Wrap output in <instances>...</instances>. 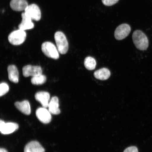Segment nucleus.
<instances>
[{
  "label": "nucleus",
  "mask_w": 152,
  "mask_h": 152,
  "mask_svg": "<svg viewBox=\"0 0 152 152\" xmlns=\"http://www.w3.org/2000/svg\"><path fill=\"white\" fill-rule=\"evenodd\" d=\"M119 1V0H102L103 4L107 6H111L115 4Z\"/></svg>",
  "instance_id": "nucleus-21"
},
{
  "label": "nucleus",
  "mask_w": 152,
  "mask_h": 152,
  "mask_svg": "<svg viewBox=\"0 0 152 152\" xmlns=\"http://www.w3.org/2000/svg\"><path fill=\"white\" fill-rule=\"evenodd\" d=\"M48 107V108L49 111L53 115H57L60 113L59 100L57 96L53 97L51 98Z\"/></svg>",
  "instance_id": "nucleus-14"
},
{
  "label": "nucleus",
  "mask_w": 152,
  "mask_h": 152,
  "mask_svg": "<svg viewBox=\"0 0 152 152\" xmlns=\"http://www.w3.org/2000/svg\"><path fill=\"white\" fill-rule=\"evenodd\" d=\"M24 152H45V150L39 142L33 141L26 144Z\"/></svg>",
  "instance_id": "nucleus-12"
},
{
  "label": "nucleus",
  "mask_w": 152,
  "mask_h": 152,
  "mask_svg": "<svg viewBox=\"0 0 152 152\" xmlns=\"http://www.w3.org/2000/svg\"><path fill=\"white\" fill-rule=\"evenodd\" d=\"M41 49L44 54L49 58L54 59H58L59 58V52L57 47L52 42H44L42 45Z\"/></svg>",
  "instance_id": "nucleus-3"
},
{
  "label": "nucleus",
  "mask_w": 152,
  "mask_h": 152,
  "mask_svg": "<svg viewBox=\"0 0 152 152\" xmlns=\"http://www.w3.org/2000/svg\"><path fill=\"white\" fill-rule=\"evenodd\" d=\"M22 20L19 25V29L24 30L32 29L34 27V24L32 20L23 12L22 14Z\"/></svg>",
  "instance_id": "nucleus-11"
},
{
  "label": "nucleus",
  "mask_w": 152,
  "mask_h": 152,
  "mask_svg": "<svg viewBox=\"0 0 152 152\" xmlns=\"http://www.w3.org/2000/svg\"><path fill=\"white\" fill-rule=\"evenodd\" d=\"M84 65L87 69L92 71L95 69L96 66V61L94 58L88 56L85 58Z\"/></svg>",
  "instance_id": "nucleus-18"
},
{
  "label": "nucleus",
  "mask_w": 152,
  "mask_h": 152,
  "mask_svg": "<svg viewBox=\"0 0 152 152\" xmlns=\"http://www.w3.org/2000/svg\"><path fill=\"white\" fill-rule=\"evenodd\" d=\"M28 5L26 0H11L10 3L11 9L15 11H25Z\"/></svg>",
  "instance_id": "nucleus-13"
},
{
  "label": "nucleus",
  "mask_w": 152,
  "mask_h": 152,
  "mask_svg": "<svg viewBox=\"0 0 152 152\" xmlns=\"http://www.w3.org/2000/svg\"><path fill=\"white\" fill-rule=\"evenodd\" d=\"M47 80L46 77L42 74L32 77L31 82L35 85H42L45 83Z\"/></svg>",
  "instance_id": "nucleus-19"
},
{
  "label": "nucleus",
  "mask_w": 152,
  "mask_h": 152,
  "mask_svg": "<svg viewBox=\"0 0 152 152\" xmlns=\"http://www.w3.org/2000/svg\"><path fill=\"white\" fill-rule=\"evenodd\" d=\"M9 87L8 84L5 83H2L0 85V96H2L8 92Z\"/></svg>",
  "instance_id": "nucleus-20"
},
{
  "label": "nucleus",
  "mask_w": 152,
  "mask_h": 152,
  "mask_svg": "<svg viewBox=\"0 0 152 152\" xmlns=\"http://www.w3.org/2000/svg\"><path fill=\"white\" fill-rule=\"evenodd\" d=\"M9 80L15 83L19 81V72L18 68L14 65H10L7 68Z\"/></svg>",
  "instance_id": "nucleus-16"
},
{
  "label": "nucleus",
  "mask_w": 152,
  "mask_h": 152,
  "mask_svg": "<svg viewBox=\"0 0 152 152\" xmlns=\"http://www.w3.org/2000/svg\"><path fill=\"white\" fill-rule=\"evenodd\" d=\"M0 152H8L6 149H4V148H1L0 149Z\"/></svg>",
  "instance_id": "nucleus-23"
},
{
  "label": "nucleus",
  "mask_w": 152,
  "mask_h": 152,
  "mask_svg": "<svg viewBox=\"0 0 152 152\" xmlns=\"http://www.w3.org/2000/svg\"><path fill=\"white\" fill-rule=\"evenodd\" d=\"M35 98L36 100L41 103L43 107H48L50 98L49 93L44 91L38 92L35 95Z\"/></svg>",
  "instance_id": "nucleus-10"
},
{
  "label": "nucleus",
  "mask_w": 152,
  "mask_h": 152,
  "mask_svg": "<svg viewBox=\"0 0 152 152\" xmlns=\"http://www.w3.org/2000/svg\"><path fill=\"white\" fill-rule=\"evenodd\" d=\"M54 39L59 52L62 54H66L69 45L65 35L61 31H57L55 34Z\"/></svg>",
  "instance_id": "nucleus-2"
},
{
  "label": "nucleus",
  "mask_w": 152,
  "mask_h": 152,
  "mask_svg": "<svg viewBox=\"0 0 152 152\" xmlns=\"http://www.w3.org/2000/svg\"><path fill=\"white\" fill-rule=\"evenodd\" d=\"M94 75L96 79L105 80L109 78L111 75V72L107 68H103L95 72Z\"/></svg>",
  "instance_id": "nucleus-17"
},
{
  "label": "nucleus",
  "mask_w": 152,
  "mask_h": 152,
  "mask_svg": "<svg viewBox=\"0 0 152 152\" xmlns=\"http://www.w3.org/2000/svg\"><path fill=\"white\" fill-rule=\"evenodd\" d=\"M131 28L130 26L127 24L120 25L117 28L115 32L116 39L121 40L128 37L130 33Z\"/></svg>",
  "instance_id": "nucleus-6"
},
{
  "label": "nucleus",
  "mask_w": 152,
  "mask_h": 152,
  "mask_svg": "<svg viewBox=\"0 0 152 152\" xmlns=\"http://www.w3.org/2000/svg\"><path fill=\"white\" fill-rule=\"evenodd\" d=\"M15 105L19 111L25 115H28L31 113V107L29 102L28 100L16 102H15Z\"/></svg>",
  "instance_id": "nucleus-15"
},
{
  "label": "nucleus",
  "mask_w": 152,
  "mask_h": 152,
  "mask_svg": "<svg viewBox=\"0 0 152 152\" xmlns=\"http://www.w3.org/2000/svg\"><path fill=\"white\" fill-rule=\"evenodd\" d=\"M26 34L24 30L19 29L10 34L8 40L11 44L15 45H20L23 43L26 39Z\"/></svg>",
  "instance_id": "nucleus-4"
},
{
  "label": "nucleus",
  "mask_w": 152,
  "mask_h": 152,
  "mask_svg": "<svg viewBox=\"0 0 152 152\" xmlns=\"http://www.w3.org/2000/svg\"><path fill=\"white\" fill-rule=\"evenodd\" d=\"M133 42L139 50H147L149 46V40L147 36L142 31L136 30L132 35Z\"/></svg>",
  "instance_id": "nucleus-1"
},
{
  "label": "nucleus",
  "mask_w": 152,
  "mask_h": 152,
  "mask_svg": "<svg viewBox=\"0 0 152 152\" xmlns=\"http://www.w3.org/2000/svg\"><path fill=\"white\" fill-rule=\"evenodd\" d=\"M36 114L39 120L45 124L50 123L52 120L51 113L46 108H38L36 111Z\"/></svg>",
  "instance_id": "nucleus-8"
},
{
  "label": "nucleus",
  "mask_w": 152,
  "mask_h": 152,
  "mask_svg": "<svg viewBox=\"0 0 152 152\" xmlns=\"http://www.w3.org/2000/svg\"><path fill=\"white\" fill-rule=\"evenodd\" d=\"M23 73L24 77H34L42 74V70L40 66L28 65L23 68Z\"/></svg>",
  "instance_id": "nucleus-9"
},
{
  "label": "nucleus",
  "mask_w": 152,
  "mask_h": 152,
  "mask_svg": "<svg viewBox=\"0 0 152 152\" xmlns=\"http://www.w3.org/2000/svg\"><path fill=\"white\" fill-rule=\"evenodd\" d=\"M124 152H138L137 148L135 146H132L126 148Z\"/></svg>",
  "instance_id": "nucleus-22"
},
{
  "label": "nucleus",
  "mask_w": 152,
  "mask_h": 152,
  "mask_svg": "<svg viewBox=\"0 0 152 152\" xmlns=\"http://www.w3.org/2000/svg\"><path fill=\"white\" fill-rule=\"evenodd\" d=\"M19 126L18 124L13 122L5 123L4 121H0V132L4 134H8L18 130Z\"/></svg>",
  "instance_id": "nucleus-7"
},
{
  "label": "nucleus",
  "mask_w": 152,
  "mask_h": 152,
  "mask_svg": "<svg viewBox=\"0 0 152 152\" xmlns=\"http://www.w3.org/2000/svg\"><path fill=\"white\" fill-rule=\"evenodd\" d=\"M24 11L26 15L32 20L39 21L41 18V10L37 5L32 4L28 5Z\"/></svg>",
  "instance_id": "nucleus-5"
}]
</instances>
